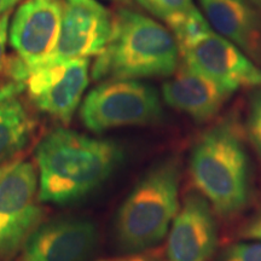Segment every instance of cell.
Instances as JSON below:
<instances>
[{"instance_id":"6da1fadb","label":"cell","mask_w":261,"mask_h":261,"mask_svg":"<svg viewBox=\"0 0 261 261\" xmlns=\"http://www.w3.org/2000/svg\"><path fill=\"white\" fill-rule=\"evenodd\" d=\"M113 140L97 139L75 130L56 128L35 150L39 169V201L68 204L97 190L122 161Z\"/></svg>"},{"instance_id":"7a4b0ae2","label":"cell","mask_w":261,"mask_h":261,"mask_svg":"<svg viewBox=\"0 0 261 261\" xmlns=\"http://www.w3.org/2000/svg\"><path fill=\"white\" fill-rule=\"evenodd\" d=\"M178 44L167 28L128 9L113 17L109 41L94 61L92 79L168 76L179 65Z\"/></svg>"},{"instance_id":"3957f363","label":"cell","mask_w":261,"mask_h":261,"mask_svg":"<svg viewBox=\"0 0 261 261\" xmlns=\"http://www.w3.org/2000/svg\"><path fill=\"white\" fill-rule=\"evenodd\" d=\"M189 173L196 192L219 215L231 217L249 201V158L232 123H219L196 143Z\"/></svg>"},{"instance_id":"277c9868","label":"cell","mask_w":261,"mask_h":261,"mask_svg":"<svg viewBox=\"0 0 261 261\" xmlns=\"http://www.w3.org/2000/svg\"><path fill=\"white\" fill-rule=\"evenodd\" d=\"M180 163L162 160L138 181L116 217V238L130 254L158 246L168 234L179 212Z\"/></svg>"},{"instance_id":"5b68a950","label":"cell","mask_w":261,"mask_h":261,"mask_svg":"<svg viewBox=\"0 0 261 261\" xmlns=\"http://www.w3.org/2000/svg\"><path fill=\"white\" fill-rule=\"evenodd\" d=\"M162 104L154 87L135 79L108 80L90 91L80 116L92 132L155 123L162 119Z\"/></svg>"},{"instance_id":"8992f818","label":"cell","mask_w":261,"mask_h":261,"mask_svg":"<svg viewBox=\"0 0 261 261\" xmlns=\"http://www.w3.org/2000/svg\"><path fill=\"white\" fill-rule=\"evenodd\" d=\"M37 171L31 162L15 161L0 179V260L24 246L39 226Z\"/></svg>"},{"instance_id":"52a82bcc","label":"cell","mask_w":261,"mask_h":261,"mask_svg":"<svg viewBox=\"0 0 261 261\" xmlns=\"http://www.w3.org/2000/svg\"><path fill=\"white\" fill-rule=\"evenodd\" d=\"M112 27L113 17L97 0H64L56 47L40 67L98 56L109 41Z\"/></svg>"},{"instance_id":"ba28073f","label":"cell","mask_w":261,"mask_h":261,"mask_svg":"<svg viewBox=\"0 0 261 261\" xmlns=\"http://www.w3.org/2000/svg\"><path fill=\"white\" fill-rule=\"evenodd\" d=\"M62 11L61 0H25L18 6L10 25V42L22 62L25 79L46 62L56 47Z\"/></svg>"},{"instance_id":"9c48e42d","label":"cell","mask_w":261,"mask_h":261,"mask_svg":"<svg viewBox=\"0 0 261 261\" xmlns=\"http://www.w3.org/2000/svg\"><path fill=\"white\" fill-rule=\"evenodd\" d=\"M89 58L39 67L27 75L25 89L39 110L69 123L89 85Z\"/></svg>"},{"instance_id":"30bf717a","label":"cell","mask_w":261,"mask_h":261,"mask_svg":"<svg viewBox=\"0 0 261 261\" xmlns=\"http://www.w3.org/2000/svg\"><path fill=\"white\" fill-rule=\"evenodd\" d=\"M184 62L231 93L261 85V69L241 48L213 31L182 50Z\"/></svg>"},{"instance_id":"8fae6325","label":"cell","mask_w":261,"mask_h":261,"mask_svg":"<svg viewBox=\"0 0 261 261\" xmlns=\"http://www.w3.org/2000/svg\"><path fill=\"white\" fill-rule=\"evenodd\" d=\"M98 244L92 221L63 218L39 225L28 237L18 261H85Z\"/></svg>"},{"instance_id":"7c38bea8","label":"cell","mask_w":261,"mask_h":261,"mask_svg":"<svg viewBox=\"0 0 261 261\" xmlns=\"http://www.w3.org/2000/svg\"><path fill=\"white\" fill-rule=\"evenodd\" d=\"M167 236V261H210L218 243L217 224L210 203L197 192L189 194Z\"/></svg>"},{"instance_id":"4fadbf2b","label":"cell","mask_w":261,"mask_h":261,"mask_svg":"<svg viewBox=\"0 0 261 261\" xmlns=\"http://www.w3.org/2000/svg\"><path fill=\"white\" fill-rule=\"evenodd\" d=\"M178 67L171 79L163 84V100L196 122L208 121L233 93L184 61Z\"/></svg>"},{"instance_id":"5bb4252c","label":"cell","mask_w":261,"mask_h":261,"mask_svg":"<svg viewBox=\"0 0 261 261\" xmlns=\"http://www.w3.org/2000/svg\"><path fill=\"white\" fill-rule=\"evenodd\" d=\"M221 37L261 62V19L246 0H198Z\"/></svg>"},{"instance_id":"9a60e30c","label":"cell","mask_w":261,"mask_h":261,"mask_svg":"<svg viewBox=\"0 0 261 261\" xmlns=\"http://www.w3.org/2000/svg\"><path fill=\"white\" fill-rule=\"evenodd\" d=\"M35 129L34 119L16 97L0 103V163L28 144Z\"/></svg>"},{"instance_id":"2e32d148","label":"cell","mask_w":261,"mask_h":261,"mask_svg":"<svg viewBox=\"0 0 261 261\" xmlns=\"http://www.w3.org/2000/svg\"><path fill=\"white\" fill-rule=\"evenodd\" d=\"M166 23L171 28L180 52L212 32L207 19L195 6L187 12L169 18Z\"/></svg>"},{"instance_id":"e0dca14e","label":"cell","mask_w":261,"mask_h":261,"mask_svg":"<svg viewBox=\"0 0 261 261\" xmlns=\"http://www.w3.org/2000/svg\"><path fill=\"white\" fill-rule=\"evenodd\" d=\"M138 3L165 22L194 8L192 0H138Z\"/></svg>"},{"instance_id":"ac0fdd59","label":"cell","mask_w":261,"mask_h":261,"mask_svg":"<svg viewBox=\"0 0 261 261\" xmlns=\"http://www.w3.org/2000/svg\"><path fill=\"white\" fill-rule=\"evenodd\" d=\"M218 261H261V241L248 240L230 246Z\"/></svg>"},{"instance_id":"d6986e66","label":"cell","mask_w":261,"mask_h":261,"mask_svg":"<svg viewBox=\"0 0 261 261\" xmlns=\"http://www.w3.org/2000/svg\"><path fill=\"white\" fill-rule=\"evenodd\" d=\"M247 129L250 143L261 158V90L254 94L250 103Z\"/></svg>"},{"instance_id":"ffe728a7","label":"cell","mask_w":261,"mask_h":261,"mask_svg":"<svg viewBox=\"0 0 261 261\" xmlns=\"http://www.w3.org/2000/svg\"><path fill=\"white\" fill-rule=\"evenodd\" d=\"M9 21H10V11L6 12L0 17V73L5 69L6 62V42H8V32H9Z\"/></svg>"},{"instance_id":"44dd1931","label":"cell","mask_w":261,"mask_h":261,"mask_svg":"<svg viewBox=\"0 0 261 261\" xmlns=\"http://www.w3.org/2000/svg\"><path fill=\"white\" fill-rule=\"evenodd\" d=\"M241 237L246 240L261 241V211L254 215L241 230Z\"/></svg>"},{"instance_id":"7402d4cb","label":"cell","mask_w":261,"mask_h":261,"mask_svg":"<svg viewBox=\"0 0 261 261\" xmlns=\"http://www.w3.org/2000/svg\"><path fill=\"white\" fill-rule=\"evenodd\" d=\"M25 90V84L23 83H17V81H11L5 86L0 87V103L4 102L10 98L18 96L19 93H22Z\"/></svg>"},{"instance_id":"603a6c76","label":"cell","mask_w":261,"mask_h":261,"mask_svg":"<svg viewBox=\"0 0 261 261\" xmlns=\"http://www.w3.org/2000/svg\"><path fill=\"white\" fill-rule=\"evenodd\" d=\"M102 261H163L161 257L155 255V254H146V253H137L130 254V255L115 257V259H107Z\"/></svg>"},{"instance_id":"cb8c5ba5","label":"cell","mask_w":261,"mask_h":261,"mask_svg":"<svg viewBox=\"0 0 261 261\" xmlns=\"http://www.w3.org/2000/svg\"><path fill=\"white\" fill-rule=\"evenodd\" d=\"M21 0H0V17L9 12Z\"/></svg>"},{"instance_id":"d4e9b609","label":"cell","mask_w":261,"mask_h":261,"mask_svg":"<svg viewBox=\"0 0 261 261\" xmlns=\"http://www.w3.org/2000/svg\"><path fill=\"white\" fill-rule=\"evenodd\" d=\"M14 163H15V161H12V162L5 163V165H2V166H0V179H2L3 177H4L5 173L8 172L9 169L12 167V165H14Z\"/></svg>"},{"instance_id":"484cf974","label":"cell","mask_w":261,"mask_h":261,"mask_svg":"<svg viewBox=\"0 0 261 261\" xmlns=\"http://www.w3.org/2000/svg\"><path fill=\"white\" fill-rule=\"evenodd\" d=\"M246 2L249 3L250 5L255 6V8L261 11V0H246Z\"/></svg>"}]
</instances>
